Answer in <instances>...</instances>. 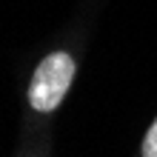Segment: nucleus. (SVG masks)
Wrapping results in <instances>:
<instances>
[{
    "mask_svg": "<svg viewBox=\"0 0 157 157\" xmlns=\"http://www.w3.org/2000/svg\"><path fill=\"white\" fill-rule=\"evenodd\" d=\"M75 80V60L66 52H54L34 69V77L29 83V103L37 112H52L60 106L66 91Z\"/></svg>",
    "mask_w": 157,
    "mask_h": 157,
    "instance_id": "1",
    "label": "nucleus"
},
{
    "mask_svg": "<svg viewBox=\"0 0 157 157\" xmlns=\"http://www.w3.org/2000/svg\"><path fill=\"white\" fill-rule=\"evenodd\" d=\"M143 157H157V120L151 123L149 132H146V140H143Z\"/></svg>",
    "mask_w": 157,
    "mask_h": 157,
    "instance_id": "2",
    "label": "nucleus"
}]
</instances>
